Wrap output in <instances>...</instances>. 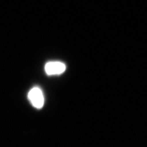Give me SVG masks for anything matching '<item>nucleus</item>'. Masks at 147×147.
Here are the masks:
<instances>
[{
    "mask_svg": "<svg viewBox=\"0 0 147 147\" xmlns=\"http://www.w3.org/2000/svg\"><path fill=\"white\" fill-rule=\"evenodd\" d=\"M28 99L35 108L40 109L45 104L43 93L39 87H34L28 93Z\"/></svg>",
    "mask_w": 147,
    "mask_h": 147,
    "instance_id": "1",
    "label": "nucleus"
},
{
    "mask_svg": "<svg viewBox=\"0 0 147 147\" xmlns=\"http://www.w3.org/2000/svg\"><path fill=\"white\" fill-rule=\"evenodd\" d=\"M66 65L60 61L48 62L45 65V71L47 75H59L65 71Z\"/></svg>",
    "mask_w": 147,
    "mask_h": 147,
    "instance_id": "2",
    "label": "nucleus"
}]
</instances>
